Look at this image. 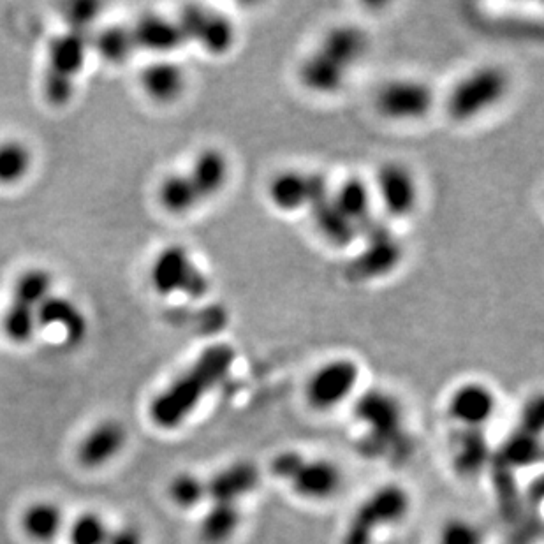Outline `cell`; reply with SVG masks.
I'll use <instances>...</instances> for the list:
<instances>
[{
    "label": "cell",
    "instance_id": "1",
    "mask_svg": "<svg viewBox=\"0 0 544 544\" xmlns=\"http://www.w3.org/2000/svg\"><path fill=\"white\" fill-rule=\"evenodd\" d=\"M235 360L236 351L229 344H214L201 351L191 367L150 402L148 414L155 427H182L199 404L228 377Z\"/></svg>",
    "mask_w": 544,
    "mask_h": 544
},
{
    "label": "cell",
    "instance_id": "2",
    "mask_svg": "<svg viewBox=\"0 0 544 544\" xmlns=\"http://www.w3.org/2000/svg\"><path fill=\"white\" fill-rule=\"evenodd\" d=\"M96 15V4L85 2L74 6L73 13L67 16V29L53 37L48 45L43 92L53 108L66 106L73 97L76 81L92 46L90 23L94 22Z\"/></svg>",
    "mask_w": 544,
    "mask_h": 544
},
{
    "label": "cell",
    "instance_id": "3",
    "mask_svg": "<svg viewBox=\"0 0 544 544\" xmlns=\"http://www.w3.org/2000/svg\"><path fill=\"white\" fill-rule=\"evenodd\" d=\"M229 175L231 166L226 154L217 148H205L185 173L162 180L157 189L159 205L168 214H189L201 203L221 194L228 185Z\"/></svg>",
    "mask_w": 544,
    "mask_h": 544
},
{
    "label": "cell",
    "instance_id": "4",
    "mask_svg": "<svg viewBox=\"0 0 544 544\" xmlns=\"http://www.w3.org/2000/svg\"><path fill=\"white\" fill-rule=\"evenodd\" d=\"M411 506V495L404 486L397 483L379 486L356 508L340 544H374L375 534L404 522Z\"/></svg>",
    "mask_w": 544,
    "mask_h": 544
},
{
    "label": "cell",
    "instance_id": "5",
    "mask_svg": "<svg viewBox=\"0 0 544 544\" xmlns=\"http://www.w3.org/2000/svg\"><path fill=\"white\" fill-rule=\"evenodd\" d=\"M509 74L499 66L474 69L458 81L448 99L449 117L456 122H469L495 108L508 96Z\"/></svg>",
    "mask_w": 544,
    "mask_h": 544
},
{
    "label": "cell",
    "instance_id": "6",
    "mask_svg": "<svg viewBox=\"0 0 544 544\" xmlns=\"http://www.w3.org/2000/svg\"><path fill=\"white\" fill-rule=\"evenodd\" d=\"M52 291V273L45 268H30L18 277L2 317V330L11 342L22 346L34 339L37 309Z\"/></svg>",
    "mask_w": 544,
    "mask_h": 544
},
{
    "label": "cell",
    "instance_id": "7",
    "mask_svg": "<svg viewBox=\"0 0 544 544\" xmlns=\"http://www.w3.org/2000/svg\"><path fill=\"white\" fill-rule=\"evenodd\" d=\"M150 282L161 296L201 300L210 291V279L184 245H168L157 254L150 268Z\"/></svg>",
    "mask_w": 544,
    "mask_h": 544
},
{
    "label": "cell",
    "instance_id": "8",
    "mask_svg": "<svg viewBox=\"0 0 544 544\" xmlns=\"http://www.w3.org/2000/svg\"><path fill=\"white\" fill-rule=\"evenodd\" d=\"M360 381V367L349 358L326 361L310 375L307 402L316 411H330L353 395Z\"/></svg>",
    "mask_w": 544,
    "mask_h": 544
},
{
    "label": "cell",
    "instance_id": "9",
    "mask_svg": "<svg viewBox=\"0 0 544 544\" xmlns=\"http://www.w3.org/2000/svg\"><path fill=\"white\" fill-rule=\"evenodd\" d=\"M434 103V89L425 81L412 78L388 81L375 96L377 111L395 122H412L427 117Z\"/></svg>",
    "mask_w": 544,
    "mask_h": 544
},
{
    "label": "cell",
    "instance_id": "10",
    "mask_svg": "<svg viewBox=\"0 0 544 544\" xmlns=\"http://www.w3.org/2000/svg\"><path fill=\"white\" fill-rule=\"evenodd\" d=\"M187 43L201 46L212 55H224L235 45L236 30L228 16L205 6H185L178 15Z\"/></svg>",
    "mask_w": 544,
    "mask_h": 544
},
{
    "label": "cell",
    "instance_id": "11",
    "mask_svg": "<svg viewBox=\"0 0 544 544\" xmlns=\"http://www.w3.org/2000/svg\"><path fill=\"white\" fill-rule=\"evenodd\" d=\"M354 416L368 428L372 439L381 444H391L404 434V409L400 400L388 391H365L354 404Z\"/></svg>",
    "mask_w": 544,
    "mask_h": 544
},
{
    "label": "cell",
    "instance_id": "12",
    "mask_svg": "<svg viewBox=\"0 0 544 544\" xmlns=\"http://www.w3.org/2000/svg\"><path fill=\"white\" fill-rule=\"evenodd\" d=\"M330 194V185L323 173L314 171H282L268 185V199L280 212H298Z\"/></svg>",
    "mask_w": 544,
    "mask_h": 544
},
{
    "label": "cell",
    "instance_id": "13",
    "mask_svg": "<svg viewBox=\"0 0 544 544\" xmlns=\"http://www.w3.org/2000/svg\"><path fill=\"white\" fill-rule=\"evenodd\" d=\"M360 236H363V249L354 261V270L360 277L381 279L400 265L404 247L390 226L375 219Z\"/></svg>",
    "mask_w": 544,
    "mask_h": 544
},
{
    "label": "cell",
    "instance_id": "14",
    "mask_svg": "<svg viewBox=\"0 0 544 544\" xmlns=\"http://www.w3.org/2000/svg\"><path fill=\"white\" fill-rule=\"evenodd\" d=\"M124 25L134 55L140 52L170 53L187 45V37L177 18L147 15Z\"/></svg>",
    "mask_w": 544,
    "mask_h": 544
},
{
    "label": "cell",
    "instance_id": "15",
    "mask_svg": "<svg viewBox=\"0 0 544 544\" xmlns=\"http://www.w3.org/2000/svg\"><path fill=\"white\" fill-rule=\"evenodd\" d=\"M377 194L386 214L407 217L418 205V184L409 168L400 162H386L377 171Z\"/></svg>",
    "mask_w": 544,
    "mask_h": 544
},
{
    "label": "cell",
    "instance_id": "16",
    "mask_svg": "<svg viewBox=\"0 0 544 544\" xmlns=\"http://www.w3.org/2000/svg\"><path fill=\"white\" fill-rule=\"evenodd\" d=\"M287 485L302 499L326 502L342 490L344 472L331 460L305 456L300 469Z\"/></svg>",
    "mask_w": 544,
    "mask_h": 544
},
{
    "label": "cell",
    "instance_id": "17",
    "mask_svg": "<svg viewBox=\"0 0 544 544\" xmlns=\"http://www.w3.org/2000/svg\"><path fill=\"white\" fill-rule=\"evenodd\" d=\"M497 411V397L490 386L478 381L458 386L449 397L448 414L460 428L483 430Z\"/></svg>",
    "mask_w": 544,
    "mask_h": 544
},
{
    "label": "cell",
    "instance_id": "18",
    "mask_svg": "<svg viewBox=\"0 0 544 544\" xmlns=\"http://www.w3.org/2000/svg\"><path fill=\"white\" fill-rule=\"evenodd\" d=\"M37 330H57L69 346H78L89 331L87 316L67 296L52 291L39 305L36 316Z\"/></svg>",
    "mask_w": 544,
    "mask_h": 544
},
{
    "label": "cell",
    "instance_id": "19",
    "mask_svg": "<svg viewBox=\"0 0 544 544\" xmlns=\"http://www.w3.org/2000/svg\"><path fill=\"white\" fill-rule=\"evenodd\" d=\"M205 481L206 497L210 502L240 506L243 499L256 492L261 483V471L254 462L238 460L222 467L221 471Z\"/></svg>",
    "mask_w": 544,
    "mask_h": 544
},
{
    "label": "cell",
    "instance_id": "20",
    "mask_svg": "<svg viewBox=\"0 0 544 544\" xmlns=\"http://www.w3.org/2000/svg\"><path fill=\"white\" fill-rule=\"evenodd\" d=\"M127 442V430L120 421H101L92 428L78 448V460L83 467L97 469L120 455Z\"/></svg>",
    "mask_w": 544,
    "mask_h": 544
},
{
    "label": "cell",
    "instance_id": "21",
    "mask_svg": "<svg viewBox=\"0 0 544 544\" xmlns=\"http://www.w3.org/2000/svg\"><path fill=\"white\" fill-rule=\"evenodd\" d=\"M309 214L319 235L333 247L346 249L356 242L358 231L354 228L353 222L340 210L331 192L310 206Z\"/></svg>",
    "mask_w": 544,
    "mask_h": 544
},
{
    "label": "cell",
    "instance_id": "22",
    "mask_svg": "<svg viewBox=\"0 0 544 544\" xmlns=\"http://www.w3.org/2000/svg\"><path fill=\"white\" fill-rule=\"evenodd\" d=\"M319 52L335 60L337 64L351 71L368 50V36L365 30L356 25H339L323 37Z\"/></svg>",
    "mask_w": 544,
    "mask_h": 544
},
{
    "label": "cell",
    "instance_id": "23",
    "mask_svg": "<svg viewBox=\"0 0 544 544\" xmlns=\"http://www.w3.org/2000/svg\"><path fill=\"white\" fill-rule=\"evenodd\" d=\"M185 85L187 78L184 67L170 60L154 62L145 67L141 73V87L147 92V96L157 103H175L178 97L184 94Z\"/></svg>",
    "mask_w": 544,
    "mask_h": 544
},
{
    "label": "cell",
    "instance_id": "24",
    "mask_svg": "<svg viewBox=\"0 0 544 544\" xmlns=\"http://www.w3.org/2000/svg\"><path fill=\"white\" fill-rule=\"evenodd\" d=\"M333 198L347 219L353 222L354 228L358 231V238L377 219L374 215L372 192L361 178H347L337 192H333Z\"/></svg>",
    "mask_w": 544,
    "mask_h": 544
},
{
    "label": "cell",
    "instance_id": "25",
    "mask_svg": "<svg viewBox=\"0 0 544 544\" xmlns=\"http://www.w3.org/2000/svg\"><path fill=\"white\" fill-rule=\"evenodd\" d=\"M490 462V444L478 428H462L453 444V464L462 476H478Z\"/></svg>",
    "mask_w": 544,
    "mask_h": 544
},
{
    "label": "cell",
    "instance_id": "26",
    "mask_svg": "<svg viewBox=\"0 0 544 544\" xmlns=\"http://www.w3.org/2000/svg\"><path fill=\"white\" fill-rule=\"evenodd\" d=\"M242 525V511L236 504L210 502L199 522V539L203 544H228Z\"/></svg>",
    "mask_w": 544,
    "mask_h": 544
},
{
    "label": "cell",
    "instance_id": "27",
    "mask_svg": "<svg viewBox=\"0 0 544 544\" xmlns=\"http://www.w3.org/2000/svg\"><path fill=\"white\" fill-rule=\"evenodd\" d=\"M64 523L62 509L53 502H36L23 513L22 527L25 534L37 543H52L59 536Z\"/></svg>",
    "mask_w": 544,
    "mask_h": 544
},
{
    "label": "cell",
    "instance_id": "28",
    "mask_svg": "<svg viewBox=\"0 0 544 544\" xmlns=\"http://www.w3.org/2000/svg\"><path fill=\"white\" fill-rule=\"evenodd\" d=\"M543 449L539 435L529 434L525 430H518L515 434L508 437L504 446L500 449V458L504 467H513V469H523L530 465L541 462Z\"/></svg>",
    "mask_w": 544,
    "mask_h": 544
},
{
    "label": "cell",
    "instance_id": "29",
    "mask_svg": "<svg viewBox=\"0 0 544 544\" xmlns=\"http://www.w3.org/2000/svg\"><path fill=\"white\" fill-rule=\"evenodd\" d=\"M32 168L30 148L18 140L0 143V184L9 185L27 177Z\"/></svg>",
    "mask_w": 544,
    "mask_h": 544
},
{
    "label": "cell",
    "instance_id": "30",
    "mask_svg": "<svg viewBox=\"0 0 544 544\" xmlns=\"http://www.w3.org/2000/svg\"><path fill=\"white\" fill-rule=\"evenodd\" d=\"M168 493H170L171 502L185 511L198 508L199 504H203L208 499L205 479L199 478L192 472H182L171 479Z\"/></svg>",
    "mask_w": 544,
    "mask_h": 544
},
{
    "label": "cell",
    "instance_id": "31",
    "mask_svg": "<svg viewBox=\"0 0 544 544\" xmlns=\"http://www.w3.org/2000/svg\"><path fill=\"white\" fill-rule=\"evenodd\" d=\"M110 529L97 513H83L74 520L69 530L71 544H106L110 537Z\"/></svg>",
    "mask_w": 544,
    "mask_h": 544
},
{
    "label": "cell",
    "instance_id": "32",
    "mask_svg": "<svg viewBox=\"0 0 544 544\" xmlns=\"http://www.w3.org/2000/svg\"><path fill=\"white\" fill-rule=\"evenodd\" d=\"M437 544H485V532L467 518H451L442 525Z\"/></svg>",
    "mask_w": 544,
    "mask_h": 544
},
{
    "label": "cell",
    "instance_id": "33",
    "mask_svg": "<svg viewBox=\"0 0 544 544\" xmlns=\"http://www.w3.org/2000/svg\"><path fill=\"white\" fill-rule=\"evenodd\" d=\"M305 460V455L296 451V449H284L280 451L277 455L273 456L272 462H270V472H272L275 478L284 481V483H289L293 476H295L296 471L300 469V465L303 464Z\"/></svg>",
    "mask_w": 544,
    "mask_h": 544
},
{
    "label": "cell",
    "instance_id": "34",
    "mask_svg": "<svg viewBox=\"0 0 544 544\" xmlns=\"http://www.w3.org/2000/svg\"><path fill=\"white\" fill-rule=\"evenodd\" d=\"M544 423V404L543 398H530L527 405L523 407L522 412V430L529 434L539 435L543 430Z\"/></svg>",
    "mask_w": 544,
    "mask_h": 544
},
{
    "label": "cell",
    "instance_id": "35",
    "mask_svg": "<svg viewBox=\"0 0 544 544\" xmlns=\"http://www.w3.org/2000/svg\"><path fill=\"white\" fill-rule=\"evenodd\" d=\"M106 544H143V537L140 530L124 527V529H118L117 532H111Z\"/></svg>",
    "mask_w": 544,
    "mask_h": 544
}]
</instances>
